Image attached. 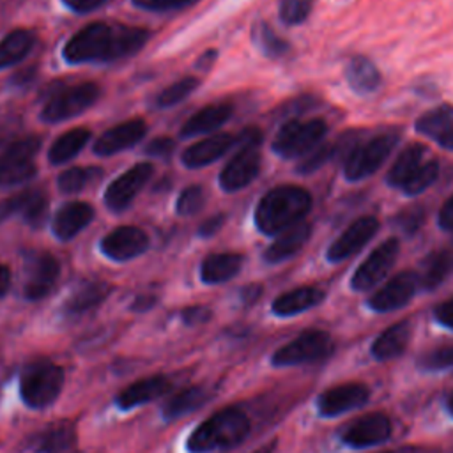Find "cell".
Returning <instances> with one entry per match:
<instances>
[{"instance_id": "1", "label": "cell", "mask_w": 453, "mask_h": 453, "mask_svg": "<svg viewBox=\"0 0 453 453\" xmlns=\"http://www.w3.org/2000/svg\"><path fill=\"white\" fill-rule=\"evenodd\" d=\"M149 39L140 27L96 21L78 30L64 46V58L69 64L113 62L136 53Z\"/></svg>"}, {"instance_id": "2", "label": "cell", "mask_w": 453, "mask_h": 453, "mask_svg": "<svg viewBox=\"0 0 453 453\" xmlns=\"http://www.w3.org/2000/svg\"><path fill=\"white\" fill-rule=\"evenodd\" d=\"M311 209V195L296 184H281L269 189L257 203L255 225L265 235H278L283 230L304 221Z\"/></svg>"}, {"instance_id": "3", "label": "cell", "mask_w": 453, "mask_h": 453, "mask_svg": "<svg viewBox=\"0 0 453 453\" xmlns=\"http://www.w3.org/2000/svg\"><path fill=\"white\" fill-rule=\"evenodd\" d=\"M250 432L248 416L235 407H226L203 419L188 437L189 453H212L230 449L244 441Z\"/></svg>"}, {"instance_id": "4", "label": "cell", "mask_w": 453, "mask_h": 453, "mask_svg": "<svg viewBox=\"0 0 453 453\" xmlns=\"http://www.w3.org/2000/svg\"><path fill=\"white\" fill-rule=\"evenodd\" d=\"M62 388L64 370L48 359H37L27 365L21 373L19 393L23 402L32 409H42L53 403Z\"/></svg>"}, {"instance_id": "5", "label": "cell", "mask_w": 453, "mask_h": 453, "mask_svg": "<svg viewBox=\"0 0 453 453\" xmlns=\"http://www.w3.org/2000/svg\"><path fill=\"white\" fill-rule=\"evenodd\" d=\"M327 133V126L322 119L311 120H287L273 140V150L285 159L304 157L315 147H319Z\"/></svg>"}, {"instance_id": "6", "label": "cell", "mask_w": 453, "mask_h": 453, "mask_svg": "<svg viewBox=\"0 0 453 453\" xmlns=\"http://www.w3.org/2000/svg\"><path fill=\"white\" fill-rule=\"evenodd\" d=\"M398 142V134L384 133L377 134L365 143L354 145L343 163V175L347 180H363L375 173L382 163L389 157Z\"/></svg>"}, {"instance_id": "7", "label": "cell", "mask_w": 453, "mask_h": 453, "mask_svg": "<svg viewBox=\"0 0 453 453\" xmlns=\"http://www.w3.org/2000/svg\"><path fill=\"white\" fill-rule=\"evenodd\" d=\"M101 90L96 83H80L74 87H64L50 96L42 106L41 119L44 122H60L88 110L99 97Z\"/></svg>"}, {"instance_id": "8", "label": "cell", "mask_w": 453, "mask_h": 453, "mask_svg": "<svg viewBox=\"0 0 453 453\" xmlns=\"http://www.w3.org/2000/svg\"><path fill=\"white\" fill-rule=\"evenodd\" d=\"M41 147V140L27 136L11 143L0 154V186H14L32 179L37 173V166L32 157Z\"/></svg>"}, {"instance_id": "9", "label": "cell", "mask_w": 453, "mask_h": 453, "mask_svg": "<svg viewBox=\"0 0 453 453\" xmlns=\"http://www.w3.org/2000/svg\"><path fill=\"white\" fill-rule=\"evenodd\" d=\"M331 350V338L324 331H304L273 354L274 366H294L324 357Z\"/></svg>"}, {"instance_id": "10", "label": "cell", "mask_w": 453, "mask_h": 453, "mask_svg": "<svg viewBox=\"0 0 453 453\" xmlns=\"http://www.w3.org/2000/svg\"><path fill=\"white\" fill-rule=\"evenodd\" d=\"M400 244L395 237L386 239L380 242L373 251L357 265L350 278V287L357 292L372 288L375 283H379L388 271L393 267L396 257H398Z\"/></svg>"}, {"instance_id": "11", "label": "cell", "mask_w": 453, "mask_h": 453, "mask_svg": "<svg viewBox=\"0 0 453 453\" xmlns=\"http://www.w3.org/2000/svg\"><path fill=\"white\" fill-rule=\"evenodd\" d=\"M260 145H241L219 173V186L228 191L246 188L260 172Z\"/></svg>"}, {"instance_id": "12", "label": "cell", "mask_w": 453, "mask_h": 453, "mask_svg": "<svg viewBox=\"0 0 453 453\" xmlns=\"http://www.w3.org/2000/svg\"><path fill=\"white\" fill-rule=\"evenodd\" d=\"M152 173L154 166L145 161L126 170L106 188L104 203L115 212L124 211L131 203V200L140 193V189L147 184Z\"/></svg>"}, {"instance_id": "13", "label": "cell", "mask_w": 453, "mask_h": 453, "mask_svg": "<svg viewBox=\"0 0 453 453\" xmlns=\"http://www.w3.org/2000/svg\"><path fill=\"white\" fill-rule=\"evenodd\" d=\"M379 230V221L375 216H361L354 219L327 248L326 258L333 264L349 258L357 253Z\"/></svg>"}, {"instance_id": "14", "label": "cell", "mask_w": 453, "mask_h": 453, "mask_svg": "<svg viewBox=\"0 0 453 453\" xmlns=\"http://www.w3.org/2000/svg\"><path fill=\"white\" fill-rule=\"evenodd\" d=\"M418 285V274L411 271H402L372 294V297L368 299V306L379 313L402 308L412 299Z\"/></svg>"}, {"instance_id": "15", "label": "cell", "mask_w": 453, "mask_h": 453, "mask_svg": "<svg viewBox=\"0 0 453 453\" xmlns=\"http://www.w3.org/2000/svg\"><path fill=\"white\" fill-rule=\"evenodd\" d=\"M391 435V421L382 412L365 414L352 423H349L343 432L342 439L345 444L352 448H368L388 441Z\"/></svg>"}, {"instance_id": "16", "label": "cell", "mask_w": 453, "mask_h": 453, "mask_svg": "<svg viewBox=\"0 0 453 453\" xmlns=\"http://www.w3.org/2000/svg\"><path fill=\"white\" fill-rule=\"evenodd\" d=\"M149 248V237L147 234L138 226H117L111 230L103 241L101 250L103 253L117 262L131 260L138 255H142Z\"/></svg>"}, {"instance_id": "17", "label": "cell", "mask_w": 453, "mask_h": 453, "mask_svg": "<svg viewBox=\"0 0 453 453\" xmlns=\"http://www.w3.org/2000/svg\"><path fill=\"white\" fill-rule=\"evenodd\" d=\"M368 398H370V391L365 384L347 382V384H340L326 389L319 396L317 405L322 416H338L342 412L365 405Z\"/></svg>"}, {"instance_id": "18", "label": "cell", "mask_w": 453, "mask_h": 453, "mask_svg": "<svg viewBox=\"0 0 453 453\" xmlns=\"http://www.w3.org/2000/svg\"><path fill=\"white\" fill-rule=\"evenodd\" d=\"M60 273L58 260L51 253H35L28 265V276L25 283L27 299H42L55 285Z\"/></svg>"}, {"instance_id": "19", "label": "cell", "mask_w": 453, "mask_h": 453, "mask_svg": "<svg viewBox=\"0 0 453 453\" xmlns=\"http://www.w3.org/2000/svg\"><path fill=\"white\" fill-rule=\"evenodd\" d=\"M416 131L446 150H453V106L441 104L418 117Z\"/></svg>"}, {"instance_id": "20", "label": "cell", "mask_w": 453, "mask_h": 453, "mask_svg": "<svg viewBox=\"0 0 453 453\" xmlns=\"http://www.w3.org/2000/svg\"><path fill=\"white\" fill-rule=\"evenodd\" d=\"M147 131L142 119H129L111 129L104 131L94 143V152L99 156H111L138 143Z\"/></svg>"}, {"instance_id": "21", "label": "cell", "mask_w": 453, "mask_h": 453, "mask_svg": "<svg viewBox=\"0 0 453 453\" xmlns=\"http://www.w3.org/2000/svg\"><path fill=\"white\" fill-rule=\"evenodd\" d=\"M172 388V382L165 375H150L138 379L136 382L126 386L119 395H117V403L120 409L127 411L138 405H143L147 402L157 400L159 396L166 395Z\"/></svg>"}, {"instance_id": "22", "label": "cell", "mask_w": 453, "mask_h": 453, "mask_svg": "<svg viewBox=\"0 0 453 453\" xmlns=\"http://www.w3.org/2000/svg\"><path fill=\"white\" fill-rule=\"evenodd\" d=\"M232 145H235V136L228 133H219L207 136L193 145H189L180 159L188 168H200L205 165H211L212 161L219 159Z\"/></svg>"}, {"instance_id": "23", "label": "cell", "mask_w": 453, "mask_h": 453, "mask_svg": "<svg viewBox=\"0 0 453 453\" xmlns=\"http://www.w3.org/2000/svg\"><path fill=\"white\" fill-rule=\"evenodd\" d=\"M94 218V209L87 202H69L62 205L51 223L53 234L60 241H69L81 232Z\"/></svg>"}, {"instance_id": "24", "label": "cell", "mask_w": 453, "mask_h": 453, "mask_svg": "<svg viewBox=\"0 0 453 453\" xmlns=\"http://www.w3.org/2000/svg\"><path fill=\"white\" fill-rule=\"evenodd\" d=\"M310 234H311V226L306 221H301L290 228L283 230L281 234L276 235V239L264 251L265 262L278 264V262L290 258L306 244V241L310 239Z\"/></svg>"}, {"instance_id": "25", "label": "cell", "mask_w": 453, "mask_h": 453, "mask_svg": "<svg viewBox=\"0 0 453 453\" xmlns=\"http://www.w3.org/2000/svg\"><path fill=\"white\" fill-rule=\"evenodd\" d=\"M425 147L421 143H411L400 150L395 163L391 165L389 172L386 173V182L391 188L402 189L405 182L419 170V166L425 163Z\"/></svg>"}, {"instance_id": "26", "label": "cell", "mask_w": 453, "mask_h": 453, "mask_svg": "<svg viewBox=\"0 0 453 453\" xmlns=\"http://www.w3.org/2000/svg\"><path fill=\"white\" fill-rule=\"evenodd\" d=\"M345 80L356 94H372L380 87L382 76L370 58L357 55L347 62Z\"/></svg>"}, {"instance_id": "27", "label": "cell", "mask_w": 453, "mask_h": 453, "mask_svg": "<svg viewBox=\"0 0 453 453\" xmlns=\"http://www.w3.org/2000/svg\"><path fill=\"white\" fill-rule=\"evenodd\" d=\"M322 299H324V292L320 288L310 287V285L297 287L278 296L273 301V311L280 317H288L317 306Z\"/></svg>"}, {"instance_id": "28", "label": "cell", "mask_w": 453, "mask_h": 453, "mask_svg": "<svg viewBox=\"0 0 453 453\" xmlns=\"http://www.w3.org/2000/svg\"><path fill=\"white\" fill-rule=\"evenodd\" d=\"M232 115V106L219 103V104H209L202 110H198L195 115H191L186 124L180 129V136H195L202 133H211L218 129L221 124L228 120Z\"/></svg>"}, {"instance_id": "29", "label": "cell", "mask_w": 453, "mask_h": 453, "mask_svg": "<svg viewBox=\"0 0 453 453\" xmlns=\"http://www.w3.org/2000/svg\"><path fill=\"white\" fill-rule=\"evenodd\" d=\"M411 338V326L409 322L402 320L396 322L393 326H389L388 329H384L372 343V354L377 359H391L400 356Z\"/></svg>"}, {"instance_id": "30", "label": "cell", "mask_w": 453, "mask_h": 453, "mask_svg": "<svg viewBox=\"0 0 453 453\" xmlns=\"http://www.w3.org/2000/svg\"><path fill=\"white\" fill-rule=\"evenodd\" d=\"M242 265V257L239 253H212L202 262L200 276L205 283L216 285L234 278Z\"/></svg>"}, {"instance_id": "31", "label": "cell", "mask_w": 453, "mask_h": 453, "mask_svg": "<svg viewBox=\"0 0 453 453\" xmlns=\"http://www.w3.org/2000/svg\"><path fill=\"white\" fill-rule=\"evenodd\" d=\"M76 441V430L73 425L58 423L46 426L32 439V449L35 453H62Z\"/></svg>"}, {"instance_id": "32", "label": "cell", "mask_w": 453, "mask_h": 453, "mask_svg": "<svg viewBox=\"0 0 453 453\" xmlns=\"http://www.w3.org/2000/svg\"><path fill=\"white\" fill-rule=\"evenodd\" d=\"M90 138V131L87 127H74L62 133L51 145L48 152V159L53 165H62L80 154L85 143Z\"/></svg>"}, {"instance_id": "33", "label": "cell", "mask_w": 453, "mask_h": 453, "mask_svg": "<svg viewBox=\"0 0 453 453\" xmlns=\"http://www.w3.org/2000/svg\"><path fill=\"white\" fill-rule=\"evenodd\" d=\"M34 46V35L28 30L18 28L9 32L0 41V69L21 62Z\"/></svg>"}, {"instance_id": "34", "label": "cell", "mask_w": 453, "mask_h": 453, "mask_svg": "<svg viewBox=\"0 0 453 453\" xmlns=\"http://www.w3.org/2000/svg\"><path fill=\"white\" fill-rule=\"evenodd\" d=\"M111 287L104 281H92L83 287H80L65 303V310L69 313H83L94 306H97L101 301L106 299Z\"/></svg>"}, {"instance_id": "35", "label": "cell", "mask_w": 453, "mask_h": 453, "mask_svg": "<svg viewBox=\"0 0 453 453\" xmlns=\"http://www.w3.org/2000/svg\"><path fill=\"white\" fill-rule=\"evenodd\" d=\"M205 400H207V395L202 388H186L165 403L163 414L166 419H175L198 409Z\"/></svg>"}, {"instance_id": "36", "label": "cell", "mask_w": 453, "mask_h": 453, "mask_svg": "<svg viewBox=\"0 0 453 453\" xmlns=\"http://www.w3.org/2000/svg\"><path fill=\"white\" fill-rule=\"evenodd\" d=\"M451 265V258L446 251H434L423 260L421 274L418 276V281L426 290L435 288L448 274Z\"/></svg>"}, {"instance_id": "37", "label": "cell", "mask_w": 453, "mask_h": 453, "mask_svg": "<svg viewBox=\"0 0 453 453\" xmlns=\"http://www.w3.org/2000/svg\"><path fill=\"white\" fill-rule=\"evenodd\" d=\"M251 37H253V42L257 44V48L271 58L281 57L288 51V42L283 41L265 21H258L253 25Z\"/></svg>"}, {"instance_id": "38", "label": "cell", "mask_w": 453, "mask_h": 453, "mask_svg": "<svg viewBox=\"0 0 453 453\" xmlns=\"http://www.w3.org/2000/svg\"><path fill=\"white\" fill-rule=\"evenodd\" d=\"M200 85V80L198 78H193V76H184L180 78L179 81L172 83L170 87L163 88L159 92V96L156 97V106L159 108H170L180 101H184L189 94L195 92V88Z\"/></svg>"}, {"instance_id": "39", "label": "cell", "mask_w": 453, "mask_h": 453, "mask_svg": "<svg viewBox=\"0 0 453 453\" xmlns=\"http://www.w3.org/2000/svg\"><path fill=\"white\" fill-rule=\"evenodd\" d=\"M437 175H439V165H437V161H434V159L425 161V163L419 166V170L405 182V186L402 188V191H403L405 195H411V196L419 195V193H423L425 189H428V188L435 182Z\"/></svg>"}, {"instance_id": "40", "label": "cell", "mask_w": 453, "mask_h": 453, "mask_svg": "<svg viewBox=\"0 0 453 453\" xmlns=\"http://www.w3.org/2000/svg\"><path fill=\"white\" fill-rule=\"evenodd\" d=\"M313 7V0H281L280 2V19L285 25L303 23Z\"/></svg>"}, {"instance_id": "41", "label": "cell", "mask_w": 453, "mask_h": 453, "mask_svg": "<svg viewBox=\"0 0 453 453\" xmlns=\"http://www.w3.org/2000/svg\"><path fill=\"white\" fill-rule=\"evenodd\" d=\"M90 177H92V170L74 166V168L64 170L58 175L57 184H58V189L62 193H78V191H81L87 186Z\"/></svg>"}, {"instance_id": "42", "label": "cell", "mask_w": 453, "mask_h": 453, "mask_svg": "<svg viewBox=\"0 0 453 453\" xmlns=\"http://www.w3.org/2000/svg\"><path fill=\"white\" fill-rule=\"evenodd\" d=\"M203 202H205L203 189L200 186H188L180 191V195L175 202V211L180 216H191L202 209Z\"/></svg>"}, {"instance_id": "43", "label": "cell", "mask_w": 453, "mask_h": 453, "mask_svg": "<svg viewBox=\"0 0 453 453\" xmlns=\"http://www.w3.org/2000/svg\"><path fill=\"white\" fill-rule=\"evenodd\" d=\"M46 209H48V200L41 191H34L28 189V196L23 207V218L30 223V225H41L44 216H46Z\"/></svg>"}, {"instance_id": "44", "label": "cell", "mask_w": 453, "mask_h": 453, "mask_svg": "<svg viewBox=\"0 0 453 453\" xmlns=\"http://www.w3.org/2000/svg\"><path fill=\"white\" fill-rule=\"evenodd\" d=\"M333 154H334V145H319L303 157V161L297 166V172L311 173V172L319 170Z\"/></svg>"}, {"instance_id": "45", "label": "cell", "mask_w": 453, "mask_h": 453, "mask_svg": "<svg viewBox=\"0 0 453 453\" xmlns=\"http://www.w3.org/2000/svg\"><path fill=\"white\" fill-rule=\"evenodd\" d=\"M419 365L425 370H444V368H451L453 366V345L448 347H441L435 349L428 354H425L419 359Z\"/></svg>"}, {"instance_id": "46", "label": "cell", "mask_w": 453, "mask_h": 453, "mask_svg": "<svg viewBox=\"0 0 453 453\" xmlns=\"http://www.w3.org/2000/svg\"><path fill=\"white\" fill-rule=\"evenodd\" d=\"M425 214H426V212H425L421 207H411V209L402 211V212L396 216V223H398V226H400L403 232L412 234V232H416V230L421 226V223H423V219H425Z\"/></svg>"}, {"instance_id": "47", "label": "cell", "mask_w": 453, "mask_h": 453, "mask_svg": "<svg viewBox=\"0 0 453 453\" xmlns=\"http://www.w3.org/2000/svg\"><path fill=\"white\" fill-rule=\"evenodd\" d=\"M27 196H28V189L23 191V193L12 195L9 198L0 200V221L11 218L12 214H21L23 207H25V202H27Z\"/></svg>"}, {"instance_id": "48", "label": "cell", "mask_w": 453, "mask_h": 453, "mask_svg": "<svg viewBox=\"0 0 453 453\" xmlns=\"http://www.w3.org/2000/svg\"><path fill=\"white\" fill-rule=\"evenodd\" d=\"M195 0H133V4L138 9L145 11H170V9H180L184 5L193 4Z\"/></svg>"}, {"instance_id": "49", "label": "cell", "mask_w": 453, "mask_h": 453, "mask_svg": "<svg viewBox=\"0 0 453 453\" xmlns=\"http://www.w3.org/2000/svg\"><path fill=\"white\" fill-rule=\"evenodd\" d=\"M173 149H175V142H173L172 138H168V136H161V138L152 140V142L147 145L145 152H147V154H150V156L163 157V156L172 154V152H173Z\"/></svg>"}, {"instance_id": "50", "label": "cell", "mask_w": 453, "mask_h": 453, "mask_svg": "<svg viewBox=\"0 0 453 453\" xmlns=\"http://www.w3.org/2000/svg\"><path fill=\"white\" fill-rule=\"evenodd\" d=\"M209 317H211V311H209V308H203V306H191L182 311L184 322L191 324V326L205 322Z\"/></svg>"}, {"instance_id": "51", "label": "cell", "mask_w": 453, "mask_h": 453, "mask_svg": "<svg viewBox=\"0 0 453 453\" xmlns=\"http://www.w3.org/2000/svg\"><path fill=\"white\" fill-rule=\"evenodd\" d=\"M437 223L442 230H453V195L442 203L437 216Z\"/></svg>"}, {"instance_id": "52", "label": "cell", "mask_w": 453, "mask_h": 453, "mask_svg": "<svg viewBox=\"0 0 453 453\" xmlns=\"http://www.w3.org/2000/svg\"><path fill=\"white\" fill-rule=\"evenodd\" d=\"M435 319H437L442 326L453 329V297L448 299V301H444V303H441V304L435 308Z\"/></svg>"}, {"instance_id": "53", "label": "cell", "mask_w": 453, "mask_h": 453, "mask_svg": "<svg viewBox=\"0 0 453 453\" xmlns=\"http://www.w3.org/2000/svg\"><path fill=\"white\" fill-rule=\"evenodd\" d=\"M65 7H69L74 12H90L97 9L104 0H62Z\"/></svg>"}, {"instance_id": "54", "label": "cell", "mask_w": 453, "mask_h": 453, "mask_svg": "<svg viewBox=\"0 0 453 453\" xmlns=\"http://www.w3.org/2000/svg\"><path fill=\"white\" fill-rule=\"evenodd\" d=\"M223 223H225V216L223 214H216V216L205 219V223L200 226L198 234L202 237H211V235H214L223 226Z\"/></svg>"}, {"instance_id": "55", "label": "cell", "mask_w": 453, "mask_h": 453, "mask_svg": "<svg viewBox=\"0 0 453 453\" xmlns=\"http://www.w3.org/2000/svg\"><path fill=\"white\" fill-rule=\"evenodd\" d=\"M9 287H11V269L0 264V297L9 290Z\"/></svg>"}, {"instance_id": "56", "label": "cell", "mask_w": 453, "mask_h": 453, "mask_svg": "<svg viewBox=\"0 0 453 453\" xmlns=\"http://www.w3.org/2000/svg\"><path fill=\"white\" fill-rule=\"evenodd\" d=\"M154 304V297L152 296H142L138 297L134 303H133V308L134 310H147L149 306Z\"/></svg>"}, {"instance_id": "57", "label": "cell", "mask_w": 453, "mask_h": 453, "mask_svg": "<svg viewBox=\"0 0 453 453\" xmlns=\"http://www.w3.org/2000/svg\"><path fill=\"white\" fill-rule=\"evenodd\" d=\"M274 446H276V442H269V444H265V446H262V448H258V449H255L253 453H273V449H274Z\"/></svg>"}, {"instance_id": "58", "label": "cell", "mask_w": 453, "mask_h": 453, "mask_svg": "<svg viewBox=\"0 0 453 453\" xmlns=\"http://www.w3.org/2000/svg\"><path fill=\"white\" fill-rule=\"evenodd\" d=\"M448 409H449V412L453 414V393H451L449 398H448Z\"/></svg>"}]
</instances>
